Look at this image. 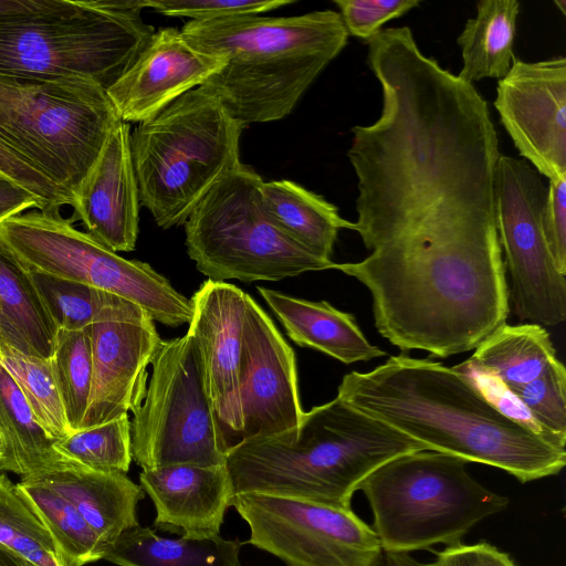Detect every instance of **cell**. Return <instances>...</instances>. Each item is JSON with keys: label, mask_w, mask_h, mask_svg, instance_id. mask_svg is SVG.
Returning <instances> with one entry per match:
<instances>
[{"label": "cell", "mask_w": 566, "mask_h": 566, "mask_svg": "<svg viewBox=\"0 0 566 566\" xmlns=\"http://www.w3.org/2000/svg\"><path fill=\"white\" fill-rule=\"evenodd\" d=\"M0 175L34 195L44 210H60L69 200L27 158L7 116L0 109Z\"/></svg>", "instance_id": "35"}, {"label": "cell", "mask_w": 566, "mask_h": 566, "mask_svg": "<svg viewBox=\"0 0 566 566\" xmlns=\"http://www.w3.org/2000/svg\"><path fill=\"white\" fill-rule=\"evenodd\" d=\"M520 7L517 0L476 3V14L467 20L457 39L463 61L458 77L473 84L506 75L515 57L513 48Z\"/></svg>", "instance_id": "26"}, {"label": "cell", "mask_w": 566, "mask_h": 566, "mask_svg": "<svg viewBox=\"0 0 566 566\" xmlns=\"http://www.w3.org/2000/svg\"><path fill=\"white\" fill-rule=\"evenodd\" d=\"M0 308L32 353L50 359L57 333L29 270L0 242Z\"/></svg>", "instance_id": "28"}, {"label": "cell", "mask_w": 566, "mask_h": 566, "mask_svg": "<svg viewBox=\"0 0 566 566\" xmlns=\"http://www.w3.org/2000/svg\"><path fill=\"white\" fill-rule=\"evenodd\" d=\"M29 272L57 331L87 328L114 297L112 293L78 282Z\"/></svg>", "instance_id": "33"}, {"label": "cell", "mask_w": 566, "mask_h": 566, "mask_svg": "<svg viewBox=\"0 0 566 566\" xmlns=\"http://www.w3.org/2000/svg\"><path fill=\"white\" fill-rule=\"evenodd\" d=\"M15 488L51 536L62 566L103 559L105 547L65 496L38 478L21 479Z\"/></svg>", "instance_id": "27"}, {"label": "cell", "mask_w": 566, "mask_h": 566, "mask_svg": "<svg viewBox=\"0 0 566 566\" xmlns=\"http://www.w3.org/2000/svg\"><path fill=\"white\" fill-rule=\"evenodd\" d=\"M542 226L552 258L566 275V179L549 180Z\"/></svg>", "instance_id": "38"}, {"label": "cell", "mask_w": 566, "mask_h": 566, "mask_svg": "<svg viewBox=\"0 0 566 566\" xmlns=\"http://www.w3.org/2000/svg\"><path fill=\"white\" fill-rule=\"evenodd\" d=\"M0 363L11 374L36 420L55 441L72 433L69 427L50 359L0 347Z\"/></svg>", "instance_id": "29"}, {"label": "cell", "mask_w": 566, "mask_h": 566, "mask_svg": "<svg viewBox=\"0 0 566 566\" xmlns=\"http://www.w3.org/2000/svg\"><path fill=\"white\" fill-rule=\"evenodd\" d=\"M139 482L154 503L157 530L197 539L220 535L234 496L226 463L143 469Z\"/></svg>", "instance_id": "19"}, {"label": "cell", "mask_w": 566, "mask_h": 566, "mask_svg": "<svg viewBox=\"0 0 566 566\" xmlns=\"http://www.w3.org/2000/svg\"><path fill=\"white\" fill-rule=\"evenodd\" d=\"M0 431L6 443L2 471L22 479L76 465L62 457L36 420L11 374L0 363Z\"/></svg>", "instance_id": "24"}, {"label": "cell", "mask_w": 566, "mask_h": 566, "mask_svg": "<svg viewBox=\"0 0 566 566\" xmlns=\"http://www.w3.org/2000/svg\"><path fill=\"white\" fill-rule=\"evenodd\" d=\"M245 292L207 280L192 295L190 333L198 346L205 386L229 449L241 440L240 365Z\"/></svg>", "instance_id": "16"}, {"label": "cell", "mask_w": 566, "mask_h": 566, "mask_svg": "<svg viewBox=\"0 0 566 566\" xmlns=\"http://www.w3.org/2000/svg\"><path fill=\"white\" fill-rule=\"evenodd\" d=\"M260 191L276 226L322 259L332 260L340 229L352 230L353 222L342 218L336 206L298 184L290 180L263 181Z\"/></svg>", "instance_id": "23"}, {"label": "cell", "mask_w": 566, "mask_h": 566, "mask_svg": "<svg viewBox=\"0 0 566 566\" xmlns=\"http://www.w3.org/2000/svg\"><path fill=\"white\" fill-rule=\"evenodd\" d=\"M258 291L289 337L302 347L316 349L344 364L387 355L366 338L354 315L326 301H307L265 287Z\"/></svg>", "instance_id": "20"}, {"label": "cell", "mask_w": 566, "mask_h": 566, "mask_svg": "<svg viewBox=\"0 0 566 566\" xmlns=\"http://www.w3.org/2000/svg\"><path fill=\"white\" fill-rule=\"evenodd\" d=\"M348 34L368 42L382 25L420 6V0H334Z\"/></svg>", "instance_id": "36"}, {"label": "cell", "mask_w": 566, "mask_h": 566, "mask_svg": "<svg viewBox=\"0 0 566 566\" xmlns=\"http://www.w3.org/2000/svg\"><path fill=\"white\" fill-rule=\"evenodd\" d=\"M139 193L130 151V125L118 120L91 170L72 195L75 219L114 252L136 247Z\"/></svg>", "instance_id": "18"}, {"label": "cell", "mask_w": 566, "mask_h": 566, "mask_svg": "<svg viewBox=\"0 0 566 566\" xmlns=\"http://www.w3.org/2000/svg\"><path fill=\"white\" fill-rule=\"evenodd\" d=\"M87 331L92 385L80 429L106 423L139 408L147 389V368L163 342L154 321L138 305L117 295Z\"/></svg>", "instance_id": "13"}, {"label": "cell", "mask_w": 566, "mask_h": 566, "mask_svg": "<svg viewBox=\"0 0 566 566\" xmlns=\"http://www.w3.org/2000/svg\"><path fill=\"white\" fill-rule=\"evenodd\" d=\"M247 126L232 118L203 86L182 94L130 133L139 201L155 222L169 229L240 164Z\"/></svg>", "instance_id": "5"}, {"label": "cell", "mask_w": 566, "mask_h": 566, "mask_svg": "<svg viewBox=\"0 0 566 566\" xmlns=\"http://www.w3.org/2000/svg\"><path fill=\"white\" fill-rule=\"evenodd\" d=\"M337 397L423 444L497 468L521 483L558 474L566 449L494 403L468 373L405 353L346 374Z\"/></svg>", "instance_id": "1"}, {"label": "cell", "mask_w": 566, "mask_h": 566, "mask_svg": "<svg viewBox=\"0 0 566 566\" xmlns=\"http://www.w3.org/2000/svg\"><path fill=\"white\" fill-rule=\"evenodd\" d=\"M145 8H151L169 17L190 20L213 19L229 15L260 14L283 6L292 0H143Z\"/></svg>", "instance_id": "37"}, {"label": "cell", "mask_w": 566, "mask_h": 566, "mask_svg": "<svg viewBox=\"0 0 566 566\" xmlns=\"http://www.w3.org/2000/svg\"><path fill=\"white\" fill-rule=\"evenodd\" d=\"M65 417L72 432L80 429L92 385V350L87 328L59 329L50 358Z\"/></svg>", "instance_id": "31"}, {"label": "cell", "mask_w": 566, "mask_h": 566, "mask_svg": "<svg viewBox=\"0 0 566 566\" xmlns=\"http://www.w3.org/2000/svg\"><path fill=\"white\" fill-rule=\"evenodd\" d=\"M224 64L223 56L191 46L177 28H163L106 93L120 120L140 123L201 86Z\"/></svg>", "instance_id": "17"}, {"label": "cell", "mask_w": 566, "mask_h": 566, "mask_svg": "<svg viewBox=\"0 0 566 566\" xmlns=\"http://www.w3.org/2000/svg\"><path fill=\"white\" fill-rule=\"evenodd\" d=\"M29 209L43 211L44 207L29 190L0 175V223Z\"/></svg>", "instance_id": "40"}, {"label": "cell", "mask_w": 566, "mask_h": 566, "mask_svg": "<svg viewBox=\"0 0 566 566\" xmlns=\"http://www.w3.org/2000/svg\"><path fill=\"white\" fill-rule=\"evenodd\" d=\"M0 242L28 270L117 295L138 305L154 322L178 327L191 319V300L165 276L77 230L60 210L34 209L8 218L0 223Z\"/></svg>", "instance_id": "9"}, {"label": "cell", "mask_w": 566, "mask_h": 566, "mask_svg": "<svg viewBox=\"0 0 566 566\" xmlns=\"http://www.w3.org/2000/svg\"><path fill=\"white\" fill-rule=\"evenodd\" d=\"M556 358L545 327L532 323L504 324L463 365L495 378L510 392L537 378Z\"/></svg>", "instance_id": "25"}, {"label": "cell", "mask_w": 566, "mask_h": 566, "mask_svg": "<svg viewBox=\"0 0 566 566\" xmlns=\"http://www.w3.org/2000/svg\"><path fill=\"white\" fill-rule=\"evenodd\" d=\"M243 544L220 535L163 537L151 527L137 525L123 532L103 559L118 566H242L239 556Z\"/></svg>", "instance_id": "22"}, {"label": "cell", "mask_w": 566, "mask_h": 566, "mask_svg": "<svg viewBox=\"0 0 566 566\" xmlns=\"http://www.w3.org/2000/svg\"><path fill=\"white\" fill-rule=\"evenodd\" d=\"M494 106L524 160L548 180L566 179V57H514Z\"/></svg>", "instance_id": "14"}, {"label": "cell", "mask_w": 566, "mask_h": 566, "mask_svg": "<svg viewBox=\"0 0 566 566\" xmlns=\"http://www.w3.org/2000/svg\"><path fill=\"white\" fill-rule=\"evenodd\" d=\"M180 32L195 49L224 57L201 86L245 126L289 115L349 36L334 10L189 20Z\"/></svg>", "instance_id": "3"}, {"label": "cell", "mask_w": 566, "mask_h": 566, "mask_svg": "<svg viewBox=\"0 0 566 566\" xmlns=\"http://www.w3.org/2000/svg\"><path fill=\"white\" fill-rule=\"evenodd\" d=\"M547 187L524 159L500 155L495 212L509 301L525 323L556 326L566 319V275L547 247L542 218Z\"/></svg>", "instance_id": "11"}, {"label": "cell", "mask_w": 566, "mask_h": 566, "mask_svg": "<svg viewBox=\"0 0 566 566\" xmlns=\"http://www.w3.org/2000/svg\"><path fill=\"white\" fill-rule=\"evenodd\" d=\"M0 566H35L22 555L0 545Z\"/></svg>", "instance_id": "44"}, {"label": "cell", "mask_w": 566, "mask_h": 566, "mask_svg": "<svg viewBox=\"0 0 566 566\" xmlns=\"http://www.w3.org/2000/svg\"><path fill=\"white\" fill-rule=\"evenodd\" d=\"M55 449L82 468L126 474L133 460L128 413L96 427L73 431L56 440Z\"/></svg>", "instance_id": "30"}, {"label": "cell", "mask_w": 566, "mask_h": 566, "mask_svg": "<svg viewBox=\"0 0 566 566\" xmlns=\"http://www.w3.org/2000/svg\"><path fill=\"white\" fill-rule=\"evenodd\" d=\"M52 0H0V14L35 11L50 6Z\"/></svg>", "instance_id": "42"}, {"label": "cell", "mask_w": 566, "mask_h": 566, "mask_svg": "<svg viewBox=\"0 0 566 566\" xmlns=\"http://www.w3.org/2000/svg\"><path fill=\"white\" fill-rule=\"evenodd\" d=\"M0 545L35 566H62L44 525L3 473L0 474Z\"/></svg>", "instance_id": "32"}, {"label": "cell", "mask_w": 566, "mask_h": 566, "mask_svg": "<svg viewBox=\"0 0 566 566\" xmlns=\"http://www.w3.org/2000/svg\"><path fill=\"white\" fill-rule=\"evenodd\" d=\"M379 566H428L415 559L410 553L384 552Z\"/></svg>", "instance_id": "43"}, {"label": "cell", "mask_w": 566, "mask_h": 566, "mask_svg": "<svg viewBox=\"0 0 566 566\" xmlns=\"http://www.w3.org/2000/svg\"><path fill=\"white\" fill-rule=\"evenodd\" d=\"M4 454H6V443H4L3 436H2V433L0 431V472L2 470Z\"/></svg>", "instance_id": "45"}, {"label": "cell", "mask_w": 566, "mask_h": 566, "mask_svg": "<svg viewBox=\"0 0 566 566\" xmlns=\"http://www.w3.org/2000/svg\"><path fill=\"white\" fill-rule=\"evenodd\" d=\"M554 3L559 8V10L562 11V13L565 15L566 14V1L565 0H556L554 1Z\"/></svg>", "instance_id": "46"}, {"label": "cell", "mask_w": 566, "mask_h": 566, "mask_svg": "<svg viewBox=\"0 0 566 566\" xmlns=\"http://www.w3.org/2000/svg\"><path fill=\"white\" fill-rule=\"evenodd\" d=\"M4 345H9L23 353L34 355L25 340L7 319L0 308V347Z\"/></svg>", "instance_id": "41"}, {"label": "cell", "mask_w": 566, "mask_h": 566, "mask_svg": "<svg viewBox=\"0 0 566 566\" xmlns=\"http://www.w3.org/2000/svg\"><path fill=\"white\" fill-rule=\"evenodd\" d=\"M423 444L335 397L289 431L244 439L226 455L234 495L263 493L350 510L359 484Z\"/></svg>", "instance_id": "2"}, {"label": "cell", "mask_w": 566, "mask_h": 566, "mask_svg": "<svg viewBox=\"0 0 566 566\" xmlns=\"http://www.w3.org/2000/svg\"><path fill=\"white\" fill-rule=\"evenodd\" d=\"M434 554L436 559L428 566H517L507 553L486 542L457 543Z\"/></svg>", "instance_id": "39"}, {"label": "cell", "mask_w": 566, "mask_h": 566, "mask_svg": "<svg viewBox=\"0 0 566 566\" xmlns=\"http://www.w3.org/2000/svg\"><path fill=\"white\" fill-rule=\"evenodd\" d=\"M247 522V544L287 566H379L382 547L353 510L263 493L237 494L231 501Z\"/></svg>", "instance_id": "12"}, {"label": "cell", "mask_w": 566, "mask_h": 566, "mask_svg": "<svg viewBox=\"0 0 566 566\" xmlns=\"http://www.w3.org/2000/svg\"><path fill=\"white\" fill-rule=\"evenodd\" d=\"M467 464L446 453L416 451L387 461L359 484L384 552L460 543L475 524L507 507L509 499L474 480Z\"/></svg>", "instance_id": "6"}, {"label": "cell", "mask_w": 566, "mask_h": 566, "mask_svg": "<svg viewBox=\"0 0 566 566\" xmlns=\"http://www.w3.org/2000/svg\"><path fill=\"white\" fill-rule=\"evenodd\" d=\"M262 182L241 163L193 208L184 224L187 253L197 270L208 280L245 283L332 270V260L312 253L276 226L264 206Z\"/></svg>", "instance_id": "7"}, {"label": "cell", "mask_w": 566, "mask_h": 566, "mask_svg": "<svg viewBox=\"0 0 566 566\" xmlns=\"http://www.w3.org/2000/svg\"><path fill=\"white\" fill-rule=\"evenodd\" d=\"M65 496L107 548L138 524L137 505L144 499L140 485L124 473H104L80 465L39 476Z\"/></svg>", "instance_id": "21"}, {"label": "cell", "mask_w": 566, "mask_h": 566, "mask_svg": "<svg viewBox=\"0 0 566 566\" xmlns=\"http://www.w3.org/2000/svg\"><path fill=\"white\" fill-rule=\"evenodd\" d=\"M0 109L27 158L69 206L120 120L106 91L84 78L0 77Z\"/></svg>", "instance_id": "8"}, {"label": "cell", "mask_w": 566, "mask_h": 566, "mask_svg": "<svg viewBox=\"0 0 566 566\" xmlns=\"http://www.w3.org/2000/svg\"><path fill=\"white\" fill-rule=\"evenodd\" d=\"M144 8L143 0H52L40 10L0 14V77L84 78L107 91L155 34Z\"/></svg>", "instance_id": "4"}, {"label": "cell", "mask_w": 566, "mask_h": 566, "mask_svg": "<svg viewBox=\"0 0 566 566\" xmlns=\"http://www.w3.org/2000/svg\"><path fill=\"white\" fill-rule=\"evenodd\" d=\"M510 392L539 431L566 446V369L558 358L537 378Z\"/></svg>", "instance_id": "34"}, {"label": "cell", "mask_w": 566, "mask_h": 566, "mask_svg": "<svg viewBox=\"0 0 566 566\" xmlns=\"http://www.w3.org/2000/svg\"><path fill=\"white\" fill-rule=\"evenodd\" d=\"M244 300L240 365L241 440L294 429L304 413L293 349L266 312L247 293Z\"/></svg>", "instance_id": "15"}, {"label": "cell", "mask_w": 566, "mask_h": 566, "mask_svg": "<svg viewBox=\"0 0 566 566\" xmlns=\"http://www.w3.org/2000/svg\"><path fill=\"white\" fill-rule=\"evenodd\" d=\"M145 398L130 421L132 454L142 469L226 463L229 446L209 399L190 333L163 340Z\"/></svg>", "instance_id": "10"}]
</instances>
